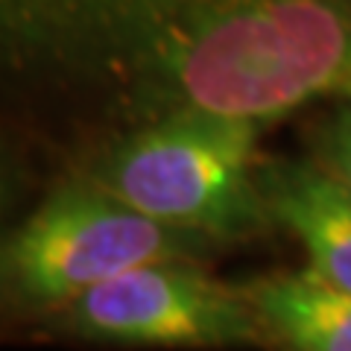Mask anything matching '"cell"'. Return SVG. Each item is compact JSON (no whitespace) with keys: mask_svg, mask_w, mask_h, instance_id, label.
Listing matches in <instances>:
<instances>
[{"mask_svg":"<svg viewBox=\"0 0 351 351\" xmlns=\"http://www.w3.org/2000/svg\"><path fill=\"white\" fill-rule=\"evenodd\" d=\"M351 97V0H0V132L53 182L156 120Z\"/></svg>","mask_w":351,"mask_h":351,"instance_id":"1","label":"cell"},{"mask_svg":"<svg viewBox=\"0 0 351 351\" xmlns=\"http://www.w3.org/2000/svg\"><path fill=\"white\" fill-rule=\"evenodd\" d=\"M261 120L191 108L132 132L82 170L158 223L219 252L276 232L258 191Z\"/></svg>","mask_w":351,"mask_h":351,"instance_id":"2","label":"cell"},{"mask_svg":"<svg viewBox=\"0 0 351 351\" xmlns=\"http://www.w3.org/2000/svg\"><path fill=\"white\" fill-rule=\"evenodd\" d=\"M217 252L135 211L85 173L59 176L0 234V325H44L85 290L138 263L208 261Z\"/></svg>","mask_w":351,"mask_h":351,"instance_id":"3","label":"cell"},{"mask_svg":"<svg viewBox=\"0 0 351 351\" xmlns=\"http://www.w3.org/2000/svg\"><path fill=\"white\" fill-rule=\"evenodd\" d=\"M208 261L161 258L85 290L44 322L50 334L114 348H255L267 334L243 284H226Z\"/></svg>","mask_w":351,"mask_h":351,"instance_id":"4","label":"cell"},{"mask_svg":"<svg viewBox=\"0 0 351 351\" xmlns=\"http://www.w3.org/2000/svg\"><path fill=\"white\" fill-rule=\"evenodd\" d=\"M258 191L278 232L295 237L307 267L351 290V191L313 156H261Z\"/></svg>","mask_w":351,"mask_h":351,"instance_id":"5","label":"cell"},{"mask_svg":"<svg viewBox=\"0 0 351 351\" xmlns=\"http://www.w3.org/2000/svg\"><path fill=\"white\" fill-rule=\"evenodd\" d=\"M267 346L290 351H351V290L311 267L243 284Z\"/></svg>","mask_w":351,"mask_h":351,"instance_id":"6","label":"cell"},{"mask_svg":"<svg viewBox=\"0 0 351 351\" xmlns=\"http://www.w3.org/2000/svg\"><path fill=\"white\" fill-rule=\"evenodd\" d=\"M50 179L24 147L0 132V234L44 193Z\"/></svg>","mask_w":351,"mask_h":351,"instance_id":"7","label":"cell"},{"mask_svg":"<svg viewBox=\"0 0 351 351\" xmlns=\"http://www.w3.org/2000/svg\"><path fill=\"white\" fill-rule=\"evenodd\" d=\"M307 156L351 191V97L325 103L307 132Z\"/></svg>","mask_w":351,"mask_h":351,"instance_id":"8","label":"cell"}]
</instances>
